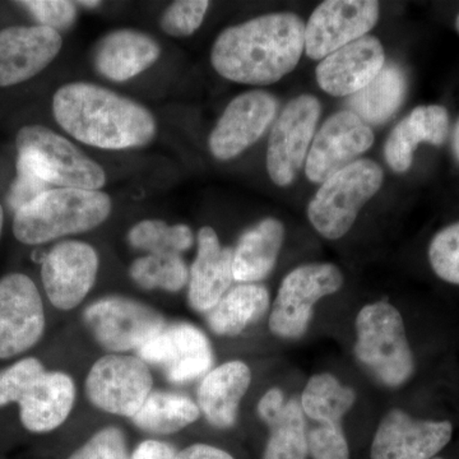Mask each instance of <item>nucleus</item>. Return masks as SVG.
Segmentation results:
<instances>
[{
    "mask_svg": "<svg viewBox=\"0 0 459 459\" xmlns=\"http://www.w3.org/2000/svg\"><path fill=\"white\" fill-rule=\"evenodd\" d=\"M429 262L439 279L459 286V222L440 230L429 246Z\"/></svg>",
    "mask_w": 459,
    "mask_h": 459,
    "instance_id": "473e14b6",
    "label": "nucleus"
},
{
    "mask_svg": "<svg viewBox=\"0 0 459 459\" xmlns=\"http://www.w3.org/2000/svg\"><path fill=\"white\" fill-rule=\"evenodd\" d=\"M305 51V23L295 13H270L223 30L211 65L225 80L270 86L291 74Z\"/></svg>",
    "mask_w": 459,
    "mask_h": 459,
    "instance_id": "f257e3e1",
    "label": "nucleus"
},
{
    "mask_svg": "<svg viewBox=\"0 0 459 459\" xmlns=\"http://www.w3.org/2000/svg\"><path fill=\"white\" fill-rule=\"evenodd\" d=\"M322 105L313 95L292 99L272 126L267 148V171L281 188L291 186L312 146Z\"/></svg>",
    "mask_w": 459,
    "mask_h": 459,
    "instance_id": "9d476101",
    "label": "nucleus"
},
{
    "mask_svg": "<svg viewBox=\"0 0 459 459\" xmlns=\"http://www.w3.org/2000/svg\"><path fill=\"white\" fill-rule=\"evenodd\" d=\"M82 319L93 340L110 353L138 351L168 325L155 307L115 295L93 301Z\"/></svg>",
    "mask_w": 459,
    "mask_h": 459,
    "instance_id": "6e6552de",
    "label": "nucleus"
},
{
    "mask_svg": "<svg viewBox=\"0 0 459 459\" xmlns=\"http://www.w3.org/2000/svg\"><path fill=\"white\" fill-rule=\"evenodd\" d=\"M250 383L252 370L240 360L225 362L205 374L198 386L197 404L211 427L230 429L237 424Z\"/></svg>",
    "mask_w": 459,
    "mask_h": 459,
    "instance_id": "b1692460",
    "label": "nucleus"
},
{
    "mask_svg": "<svg viewBox=\"0 0 459 459\" xmlns=\"http://www.w3.org/2000/svg\"><path fill=\"white\" fill-rule=\"evenodd\" d=\"M175 459H235L229 452L210 444H192L178 452Z\"/></svg>",
    "mask_w": 459,
    "mask_h": 459,
    "instance_id": "a19ab883",
    "label": "nucleus"
},
{
    "mask_svg": "<svg viewBox=\"0 0 459 459\" xmlns=\"http://www.w3.org/2000/svg\"><path fill=\"white\" fill-rule=\"evenodd\" d=\"M271 307L267 287L240 283L229 290L219 304L207 313V323L217 336L234 337L255 325Z\"/></svg>",
    "mask_w": 459,
    "mask_h": 459,
    "instance_id": "bb28decb",
    "label": "nucleus"
},
{
    "mask_svg": "<svg viewBox=\"0 0 459 459\" xmlns=\"http://www.w3.org/2000/svg\"><path fill=\"white\" fill-rule=\"evenodd\" d=\"M433 459H443V458H433Z\"/></svg>",
    "mask_w": 459,
    "mask_h": 459,
    "instance_id": "49530a36",
    "label": "nucleus"
},
{
    "mask_svg": "<svg viewBox=\"0 0 459 459\" xmlns=\"http://www.w3.org/2000/svg\"><path fill=\"white\" fill-rule=\"evenodd\" d=\"M129 244L148 255H179L195 244L189 226H170L161 220H144L135 223L128 232Z\"/></svg>",
    "mask_w": 459,
    "mask_h": 459,
    "instance_id": "2f4dec72",
    "label": "nucleus"
},
{
    "mask_svg": "<svg viewBox=\"0 0 459 459\" xmlns=\"http://www.w3.org/2000/svg\"><path fill=\"white\" fill-rule=\"evenodd\" d=\"M343 283L342 271L332 263H307L290 272L272 305L268 320L272 333L283 340L303 337L314 307L323 298L337 294Z\"/></svg>",
    "mask_w": 459,
    "mask_h": 459,
    "instance_id": "0eeeda50",
    "label": "nucleus"
},
{
    "mask_svg": "<svg viewBox=\"0 0 459 459\" xmlns=\"http://www.w3.org/2000/svg\"><path fill=\"white\" fill-rule=\"evenodd\" d=\"M277 111L279 100L267 91H247L232 99L208 141L214 159L229 161L253 146L274 122Z\"/></svg>",
    "mask_w": 459,
    "mask_h": 459,
    "instance_id": "dca6fc26",
    "label": "nucleus"
},
{
    "mask_svg": "<svg viewBox=\"0 0 459 459\" xmlns=\"http://www.w3.org/2000/svg\"><path fill=\"white\" fill-rule=\"evenodd\" d=\"M16 144L17 168L32 172L51 186L99 190L107 183L98 162L47 126H23Z\"/></svg>",
    "mask_w": 459,
    "mask_h": 459,
    "instance_id": "39448f33",
    "label": "nucleus"
},
{
    "mask_svg": "<svg viewBox=\"0 0 459 459\" xmlns=\"http://www.w3.org/2000/svg\"><path fill=\"white\" fill-rule=\"evenodd\" d=\"M453 150H455V157L459 161V120L455 126V134H453Z\"/></svg>",
    "mask_w": 459,
    "mask_h": 459,
    "instance_id": "79ce46f5",
    "label": "nucleus"
},
{
    "mask_svg": "<svg viewBox=\"0 0 459 459\" xmlns=\"http://www.w3.org/2000/svg\"><path fill=\"white\" fill-rule=\"evenodd\" d=\"M383 180L385 172L376 161L356 160L320 186L307 205V219L323 238H343L361 208L382 188Z\"/></svg>",
    "mask_w": 459,
    "mask_h": 459,
    "instance_id": "423d86ee",
    "label": "nucleus"
},
{
    "mask_svg": "<svg viewBox=\"0 0 459 459\" xmlns=\"http://www.w3.org/2000/svg\"><path fill=\"white\" fill-rule=\"evenodd\" d=\"M197 402L172 392H152L132 422L144 433L171 435L195 424L201 418Z\"/></svg>",
    "mask_w": 459,
    "mask_h": 459,
    "instance_id": "c85d7f7f",
    "label": "nucleus"
},
{
    "mask_svg": "<svg viewBox=\"0 0 459 459\" xmlns=\"http://www.w3.org/2000/svg\"><path fill=\"white\" fill-rule=\"evenodd\" d=\"M68 459H131L122 429L107 427L92 435Z\"/></svg>",
    "mask_w": 459,
    "mask_h": 459,
    "instance_id": "c9c22d12",
    "label": "nucleus"
},
{
    "mask_svg": "<svg viewBox=\"0 0 459 459\" xmlns=\"http://www.w3.org/2000/svg\"><path fill=\"white\" fill-rule=\"evenodd\" d=\"M376 0H327L314 9L305 25V51L313 60L332 53L368 35L379 21Z\"/></svg>",
    "mask_w": 459,
    "mask_h": 459,
    "instance_id": "ddd939ff",
    "label": "nucleus"
},
{
    "mask_svg": "<svg viewBox=\"0 0 459 459\" xmlns=\"http://www.w3.org/2000/svg\"><path fill=\"white\" fill-rule=\"evenodd\" d=\"M455 29H457V31L459 33V14L457 16V20H455Z\"/></svg>",
    "mask_w": 459,
    "mask_h": 459,
    "instance_id": "a18cd8bd",
    "label": "nucleus"
},
{
    "mask_svg": "<svg viewBox=\"0 0 459 459\" xmlns=\"http://www.w3.org/2000/svg\"><path fill=\"white\" fill-rule=\"evenodd\" d=\"M407 92L406 74L401 66L389 62L367 87L349 100V110L368 126L388 122L403 102Z\"/></svg>",
    "mask_w": 459,
    "mask_h": 459,
    "instance_id": "cd10ccee",
    "label": "nucleus"
},
{
    "mask_svg": "<svg viewBox=\"0 0 459 459\" xmlns=\"http://www.w3.org/2000/svg\"><path fill=\"white\" fill-rule=\"evenodd\" d=\"M177 455V449L171 444L148 439L138 444L131 455V459H175Z\"/></svg>",
    "mask_w": 459,
    "mask_h": 459,
    "instance_id": "ea45409f",
    "label": "nucleus"
},
{
    "mask_svg": "<svg viewBox=\"0 0 459 459\" xmlns=\"http://www.w3.org/2000/svg\"><path fill=\"white\" fill-rule=\"evenodd\" d=\"M111 208V198L100 190L50 189L14 213V238L25 246H41L82 234L107 221Z\"/></svg>",
    "mask_w": 459,
    "mask_h": 459,
    "instance_id": "7ed1b4c3",
    "label": "nucleus"
},
{
    "mask_svg": "<svg viewBox=\"0 0 459 459\" xmlns=\"http://www.w3.org/2000/svg\"><path fill=\"white\" fill-rule=\"evenodd\" d=\"M3 225H4V211H3L2 204H0V237H2Z\"/></svg>",
    "mask_w": 459,
    "mask_h": 459,
    "instance_id": "c03bdc74",
    "label": "nucleus"
},
{
    "mask_svg": "<svg viewBox=\"0 0 459 459\" xmlns=\"http://www.w3.org/2000/svg\"><path fill=\"white\" fill-rule=\"evenodd\" d=\"M449 115L440 105L418 107L395 126L385 142V156L392 170L402 174L411 168L420 143L442 146L448 137Z\"/></svg>",
    "mask_w": 459,
    "mask_h": 459,
    "instance_id": "393cba45",
    "label": "nucleus"
},
{
    "mask_svg": "<svg viewBox=\"0 0 459 459\" xmlns=\"http://www.w3.org/2000/svg\"><path fill=\"white\" fill-rule=\"evenodd\" d=\"M234 250L223 247L217 232L204 226L198 232V252L189 271L188 300L198 313L212 310L234 281Z\"/></svg>",
    "mask_w": 459,
    "mask_h": 459,
    "instance_id": "aec40b11",
    "label": "nucleus"
},
{
    "mask_svg": "<svg viewBox=\"0 0 459 459\" xmlns=\"http://www.w3.org/2000/svg\"><path fill=\"white\" fill-rule=\"evenodd\" d=\"M47 327L38 286L23 273L0 279V360L22 355L40 342Z\"/></svg>",
    "mask_w": 459,
    "mask_h": 459,
    "instance_id": "9b49d317",
    "label": "nucleus"
},
{
    "mask_svg": "<svg viewBox=\"0 0 459 459\" xmlns=\"http://www.w3.org/2000/svg\"><path fill=\"white\" fill-rule=\"evenodd\" d=\"M74 380L63 371H47L18 402L20 420L30 433L45 434L62 427L74 407Z\"/></svg>",
    "mask_w": 459,
    "mask_h": 459,
    "instance_id": "4be33fe9",
    "label": "nucleus"
},
{
    "mask_svg": "<svg viewBox=\"0 0 459 459\" xmlns=\"http://www.w3.org/2000/svg\"><path fill=\"white\" fill-rule=\"evenodd\" d=\"M26 8L40 26L49 27L56 32L66 31L77 20L75 3L66 0H27L18 2Z\"/></svg>",
    "mask_w": 459,
    "mask_h": 459,
    "instance_id": "4c0bfd02",
    "label": "nucleus"
},
{
    "mask_svg": "<svg viewBox=\"0 0 459 459\" xmlns=\"http://www.w3.org/2000/svg\"><path fill=\"white\" fill-rule=\"evenodd\" d=\"M59 32L45 26H12L0 31V87L31 80L62 50Z\"/></svg>",
    "mask_w": 459,
    "mask_h": 459,
    "instance_id": "a211bd4d",
    "label": "nucleus"
},
{
    "mask_svg": "<svg viewBox=\"0 0 459 459\" xmlns=\"http://www.w3.org/2000/svg\"><path fill=\"white\" fill-rule=\"evenodd\" d=\"M385 65L382 42L367 35L320 60L316 69L320 89L334 98H346L367 87Z\"/></svg>",
    "mask_w": 459,
    "mask_h": 459,
    "instance_id": "6ab92c4d",
    "label": "nucleus"
},
{
    "mask_svg": "<svg viewBox=\"0 0 459 459\" xmlns=\"http://www.w3.org/2000/svg\"><path fill=\"white\" fill-rule=\"evenodd\" d=\"M135 285L144 290L179 292L189 282V270L179 255H147L135 259L129 268Z\"/></svg>",
    "mask_w": 459,
    "mask_h": 459,
    "instance_id": "7c9ffc66",
    "label": "nucleus"
},
{
    "mask_svg": "<svg viewBox=\"0 0 459 459\" xmlns=\"http://www.w3.org/2000/svg\"><path fill=\"white\" fill-rule=\"evenodd\" d=\"M355 402V391L329 373L310 377L300 397L305 416L316 424H342Z\"/></svg>",
    "mask_w": 459,
    "mask_h": 459,
    "instance_id": "c756f323",
    "label": "nucleus"
},
{
    "mask_svg": "<svg viewBox=\"0 0 459 459\" xmlns=\"http://www.w3.org/2000/svg\"><path fill=\"white\" fill-rule=\"evenodd\" d=\"M53 114L75 140L101 150L146 146L157 131L147 108L92 83L60 87L53 98Z\"/></svg>",
    "mask_w": 459,
    "mask_h": 459,
    "instance_id": "f03ea898",
    "label": "nucleus"
},
{
    "mask_svg": "<svg viewBox=\"0 0 459 459\" xmlns=\"http://www.w3.org/2000/svg\"><path fill=\"white\" fill-rule=\"evenodd\" d=\"M449 421L413 419L401 409L383 416L371 444V459H433L451 442Z\"/></svg>",
    "mask_w": 459,
    "mask_h": 459,
    "instance_id": "f3484780",
    "label": "nucleus"
},
{
    "mask_svg": "<svg viewBox=\"0 0 459 459\" xmlns=\"http://www.w3.org/2000/svg\"><path fill=\"white\" fill-rule=\"evenodd\" d=\"M161 56L155 39L135 30L123 29L108 33L93 49L92 62L102 77L126 82L151 68Z\"/></svg>",
    "mask_w": 459,
    "mask_h": 459,
    "instance_id": "5701e85b",
    "label": "nucleus"
},
{
    "mask_svg": "<svg viewBox=\"0 0 459 459\" xmlns=\"http://www.w3.org/2000/svg\"><path fill=\"white\" fill-rule=\"evenodd\" d=\"M256 412L270 429L262 459L309 457L307 421L300 400H286L280 388H271L259 400Z\"/></svg>",
    "mask_w": 459,
    "mask_h": 459,
    "instance_id": "412c9836",
    "label": "nucleus"
},
{
    "mask_svg": "<svg viewBox=\"0 0 459 459\" xmlns=\"http://www.w3.org/2000/svg\"><path fill=\"white\" fill-rule=\"evenodd\" d=\"M374 133L351 110L338 111L325 122L307 157L305 174L316 184H323L332 175L351 165L374 144Z\"/></svg>",
    "mask_w": 459,
    "mask_h": 459,
    "instance_id": "2eb2a0df",
    "label": "nucleus"
},
{
    "mask_svg": "<svg viewBox=\"0 0 459 459\" xmlns=\"http://www.w3.org/2000/svg\"><path fill=\"white\" fill-rule=\"evenodd\" d=\"M356 359L382 385L398 388L415 373V359L400 310L386 301L365 305L356 316Z\"/></svg>",
    "mask_w": 459,
    "mask_h": 459,
    "instance_id": "20e7f679",
    "label": "nucleus"
},
{
    "mask_svg": "<svg viewBox=\"0 0 459 459\" xmlns=\"http://www.w3.org/2000/svg\"><path fill=\"white\" fill-rule=\"evenodd\" d=\"M208 7L210 2L205 0L174 2L162 13L161 29L174 38H188L204 23Z\"/></svg>",
    "mask_w": 459,
    "mask_h": 459,
    "instance_id": "f704fd0d",
    "label": "nucleus"
},
{
    "mask_svg": "<svg viewBox=\"0 0 459 459\" xmlns=\"http://www.w3.org/2000/svg\"><path fill=\"white\" fill-rule=\"evenodd\" d=\"M150 367L137 355L108 353L91 368L84 389L96 409L132 419L152 394Z\"/></svg>",
    "mask_w": 459,
    "mask_h": 459,
    "instance_id": "1a4fd4ad",
    "label": "nucleus"
},
{
    "mask_svg": "<svg viewBox=\"0 0 459 459\" xmlns=\"http://www.w3.org/2000/svg\"><path fill=\"white\" fill-rule=\"evenodd\" d=\"M138 358L165 374L174 385H186L212 370V344L204 332L186 322H175L148 341Z\"/></svg>",
    "mask_w": 459,
    "mask_h": 459,
    "instance_id": "f8f14e48",
    "label": "nucleus"
},
{
    "mask_svg": "<svg viewBox=\"0 0 459 459\" xmlns=\"http://www.w3.org/2000/svg\"><path fill=\"white\" fill-rule=\"evenodd\" d=\"M75 4H78V5H81V7H83V8H96V7H99L100 4H101V3L100 2H77L75 3Z\"/></svg>",
    "mask_w": 459,
    "mask_h": 459,
    "instance_id": "37998d69",
    "label": "nucleus"
},
{
    "mask_svg": "<svg viewBox=\"0 0 459 459\" xmlns=\"http://www.w3.org/2000/svg\"><path fill=\"white\" fill-rule=\"evenodd\" d=\"M99 265L98 252L83 241L51 247L41 261L42 286L51 305L62 312L75 309L95 285Z\"/></svg>",
    "mask_w": 459,
    "mask_h": 459,
    "instance_id": "4468645a",
    "label": "nucleus"
},
{
    "mask_svg": "<svg viewBox=\"0 0 459 459\" xmlns=\"http://www.w3.org/2000/svg\"><path fill=\"white\" fill-rule=\"evenodd\" d=\"M286 230L277 219H263L247 229L234 249L232 271L240 283H258L276 267Z\"/></svg>",
    "mask_w": 459,
    "mask_h": 459,
    "instance_id": "a878e982",
    "label": "nucleus"
},
{
    "mask_svg": "<svg viewBox=\"0 0 459 459\" xmlns=\"http://www.w3.org/2000/svg\"><path fill=\"white\" fill-rule=\"evenodd\" d=\"M44 371V364L36 358L21 359L0 370V409L18 404Z\"/></svg>",
    "mask_w": 459,
    "mask_h": 459,
    "instance_id": "72a5a7b5",
    "label": "nucleus"
},
{
    "mask_svg": "<svg viewBox=\"0 0 459 459\" xmlns=\"http://www.w3.org/2000/svg\"><path fill=\"white\" fill-rule=\"evenodd\" d=\"M50 189L53 188L47 181L25 169L17 168L16 179L12 183L7 195L8 208L12 212L16 213Z\"/></svg>",
    "mask_w": 459,
    "mask_h": 459,
    "instance_id": "58836bf2",
    "label": "nucleus"
},
{
    "mask_svg": "<svg viewBox=\"0 0 459 459\" xmlns=\"http://www.w3.org/2000/svg\"><path fill=\"white\" fill-rule=\"evenodd\" d=\"M307 449L312 459H350L349 442L342 424H316L310 429Z\"/></svg>",
    "mask_w": 459,
    "mask_h": 459,
    "instance_id": "e433bc0d",
    "label": "nucleus"
}]
</instances>
